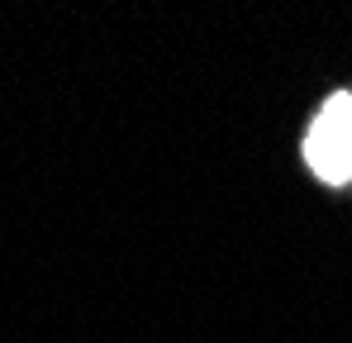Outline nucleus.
I'll return each mask as SVG.
<instances>
[{
  "mask_svg": "<svg viewBox=\"0 0 352 343\" xmlns=\"http://www.w3.org/2000/svg\"><path fill=\"white\" fill-rule=\"evenodd\" d=\"M305 163L329 186L352 181V91L329 96L324 110L314 114L309 138H305Z\"/></svg>",
  "mask_w": 352,
  "mask_h": 343,
  "instance_id": "f257e3e1",
  "label": "nucleus"
}]
</instances>
